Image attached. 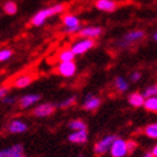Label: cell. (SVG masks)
<instances>
[{"mask_svg":"<svg viewBox=\"0 0 157 157\" xmlns=\"http://www.w3.org/2000/svg\"><path fill=\"white\" fill-rule=\"evenodd\" d=\"M65 9H67V5H65V4H61V3L55 4V5H52V6L44 8V9L38 10V12L33 15V17L31 18L29 23H31L32 26H35V27H40V26L45 25V22L48 21L49 18L54 17V15H56V14H59V13H63Z\"/></svg>","mask_w":157,"mask_h":157,"instance_id":"obj_1","label":"cell"},{"mask_svg":"<svg viewBox=\"0 0 157 157\" xmlns=\"http://www.w3.org/2000/svg\"><path fill=\"white\" fill-rule=\"evenodd\" d=\"M144 36H146V32H144V31H142V29L130 31V32H128L123 38H120V40L117 41V45H119L120 48H128L129 45L143 40Z\"/></svg>","mask_w":157,"mask_h":157,"instance_id":"obj_2","label":"cell"},{"mask_svg":"<svg viewBox=\"0 0 157 157\" xmlns=\"http://www.w3.org/2000/svg\"><path fill=\"white\" fill-rule=\"evenodd\" d=\"M115 139H116V136H106L104 138H101L100 140H97L95 143V146H93V152L97 156L104 155L105 152L110 151V147H111Z\"/></svg>","mask_w":157,"mask_h":157,"instance_id":"obj_3","label":"cell"},{"mask_svg":"<svg viewBox=\"0 0 157 157\" xmlns=\"http://www.w3.org/2000/svg\"><path fill=\"white\" fill-rule=\"evenodd\" d=\"M110 153H111L113 157H125L127 155H129L127 140L121 138H116L113 142L111 147H110Z\"/></svg>","mask_w":157,"mask_h":157,"instance_id":"obj_4","label":"cell"},{"mask_svg":"<svg viewBox=\"0 0 157 157\" xmlns=\"http://www.w3.org/2000/svg\"><path fill=\"white\" fill-rule=\"evenodd\" d=\"M95 45H96L95 40H91V38H82V40L74 42L72 45V48H70V50H72V52L74 55H81V54H84L88 50H91Z\"/></svg>","mask_w":157,"mask_h":157,"instance_id":"obj_5","label":"cell"},{"mask_svg":"<svg viewBox=\"0 0 157 157\" xmlns=\"http://www.w3.org/2000/svg\"><path fill=\"white\" fill-rule=\"evenodd\" d=\"M0 157H27V155H26L23 144L17 143L8 148L0 150Z\"/></svg>","mask_w":157,"mask_h":157,"instance_id":"obj_6","label":"cell"},{"mask_svg":"<svg viewBox=\"0 0 157 157\" xmlns=\"http://www.w3.org/2000/svg\"><path fill=\"white\" fill-rule=\"evenodd\" d=\"M77 72V65L74 61H64L60 63L56 68V73L64 78H70L73 77Z\"/></svg>","mask_w":157,"mask_h":157,"instance_id":"obj_7","label":"cell"},{"mask_svg":"<svg viewBox=\"0 0 157 157\" xmlns=\"http://www.w3.org/2000/svg\"><path fill=\"white\" fill-rule=\"evenodd\" d=\"M36 79H37V74L36 73H33V72L25 73V74H22V75L15 78V79L13 81V86L15 88H26Z\"/></svg>","mask_w":157,"mask_h":157,"instance_id":"obj_8","label":"cell"},{"mask_svg":"<svg viewBox=\"0 0 157 157\" xmlns=\"http://www.w3.org/2000/svg\"><path fill=\"white\" fill-rule=\"evenodd\" d=\"M55 109L56 107H55L52 104L46 102V104L36 106L32 111H31V115H33L36 117H48L55 113Z\"/></svg>","mask_w":157,"mask_h":157,"instance_id":"obj_9","label":"cell"},{"mask_svg":"<svg viewBox=\"0 0 157 157\" xmlns=\"http://www.w3.org/2000/svg\"><path fill=\"white\" fill-rule=\"evenodd\" d=\"M102 32H104L102 27L90 26V27H83L79 32H78V36H81L82 38H91V40H95V38H98L101 35H102Z\"/></svg>","mask_w":157,"mask_h":157,"instance_id":"obj_10","label":"cell"},{"mask_svg":"<svg viewBox=\"0 0 157 157\" xmlns=\"http://www.w3.org/2000/svg\"><path fill=\"white\" fill-rule=\"evenodd\" d=\"M100 105H101V98L95 96L93 93H88L83 100L82 107L84 110H87V111H96V110L100 107Z\"/></svg>","mask_w":157,"mask_h":157,"instance_id":"obj_11","label":"cell"},{"mask_svg":"<svg viewBox=\"0 0 157 157\" xmlns=\"http://www.w3.org/2000/svg\"><path fill=\"white\" fill-rule=\"evenodd\" d=\"M27 129H28V125L25 121L18 120V119L12 120L6 127L8 133H10V134H19V133H25V132H27Z\"/></svg>","mask_w":157,"mask_h":157,"instance_id":"obj_12","label":"cell"},{"mask_svg":"<svg viewBox=\"0 0 157 157\" xmlns=\"http://www.w3.org/2000/svg\"><path fill=\"white\" fill-rule=\"evenodd\" d=\"M40 100H41V96L38 95V93H29V95H26L19 98L18 105L21 109H28L32 105L37 104Z\"/></svg>","mask_w":157,"mask_h":157,"instance_id":"obj_13","label":"cell"},{"mask_svg":"<svg viewBox=\"0 0 157 157\" xmlns=\"http://www.w3.org/2000/svg\"><path fill=\"white\" fill-rule=\"evenodd\" d=\"M68 140L72 143H77V144H83L88 140V133L87 130H78V132H73L68 136Z\"/></svg>","mask_w":157,"mask_h":157,"instance_id":"obj_14","label":"cell"},{"mask_svg":"<svg viewBox=\"0 0 157 157\" xmlns=\"http://www.w3.org/2000/svg\"><path fill=\"white\" fill-rule=\"evenodd\" d=\"M95 5L98 10L107 12V13H113L117 8V4L114 2V0H96Z\"/></svg>","mask_w":157,"mask_h":157,"instance_id":"obj_15","label":"cell"},{"mask_svg":"<svg viewBox=\"0 0 157 157\" xmlns=\"http://www.w3.org/2000/svg\"><path fill=\"white\" fill-rule=\"evenodd\" d=\"M61 21H63V25L65 26V28H74V27L81 26V21L73 14H64Z\"/></svg>","mask_w":157,"mask_h":157,"instance_id":"obj_16","label":"cell"},{"mask_svg":"<svg viewBox=\"0 0 157 157\" xmlns=\"http://www.w3.org/2000/svg\"><path fill=\"white\" fill-rule=\"evenodd\" d=\"M144 97L142 93H139V92H133L129 95L128 97V102L133 106V107H140V106H143L144 104Z\"/></svg>","mask_w":157,"mask_h":157,"instance_id":"obj_17","label":"cell"},{"mask_svg":"<svg viewBox=\"0 0 157 157\" xmlns=\"http://www.w3.org/2000/svg\"><path fill=\"white\" fill-rule=\"evenodd\" d=\"M143 107L147 110V111L157 114V97L153 96V97H148L147 100H144Z\"/></svg>","mask_w":157,"mask_h":157,"instance_id":"obj_18","label":"cell"},{"mask_svg":"<svg viewBox=\"0 0 157 157\" xmlns=\"http://www.w3.org/2000/svg\"><path fill=\"white\" fill-rule=\"evenodd\" d=\"M68 127L72 129L73 132H78V130H87V125L82 119H74V120H70Z\"/></svg>","mask_w":157,"mask_h":157,"instance_id":"obj_19","label":"cell"},{"mask_svg":"<svg viewBox=\"0 0 157 157\" xmlns=\"http://www.w3.org/2000/svg\"><path fill=\"white\" fill-rule=\"evenodd\" d=\"M143 133H144V136H147L148 138L157 139V123L147 125V127L143 129Z\"/></svg>","mask_w":157,"mask_h":157,"instance_id":"obj_20","label":"cell"},{"mask_svg":"<svg viewBox=\"0 0 157 157\" xmlns=\"http://www.w3.org/2000/svg\"><path fill=\"white\" fill-rule=\"evenodd\" d=\"M114 84H115V88L119 91V92H125V91L129 88L127 81H125L123 77H116L115 81H114Z\"/></svg>","mask_w":157,"mask_h":157,"instance_id":"obj_21","label":"cell"},{"mask_svg":"<svg viewBox=\"0 0 157 157\" xmlns=\"http://www.w3.org/2000/svg\"><path fill=\"white\" fill-rule=\"evenodd\" d=\"M74 56L75 55L72 52V50H63L59 52V61L60 63H64V61H73L74 60Z\"/></svg>","mask_w":157,"mask_h":157,"instance_id":"obj_22","label":"cell"},{"mask_svg":"<svg viewBox=\"0 0 157 157\" xmlns=\"http://www.w3.org/2000/svg\"><path fill=\"white\" fill-rule=\"evenodd\" d=\"M4 12L8 14V15H13L17 13V4H15V2H12V0H9V2H6L3 6Z\"/></svg>","mask_w":157,"mask_h":157,"instance_id":"obj_23","label":"cell"},{"mask_svg":"<svg viewBox=\"0 0 157 157\" xmlns=\"http://www.w3.org/2000/svg\"><path fill=\"white\" fill-rule=\"evenodd\" d=\"M75 101H77L75 96H70V97H68L67 100L61 101V102L59 104V107H60V109H68V107H70V106H73V105L75 104Z\"/></svg>","mask_w":157,"mask_h":157,"instance_id":"obj_24","label":"cell"},{"mask_svg":"<svg viewBox=\"0 0 157 157\" xmlns=\"http://www.w3.org/2000/svg\"><path fill=\"white\" fill-rule=\"evenodd\" d=\"M143 95V97L146 98H148V97H153V96H156L157 95V84L156 86H150V87H147L146 90H144V92L142 93Z\"/></svg>","mask_w":157,"mask_h":157,"instance_id":"obj_25","label":"cell"},{"mask_svg":"<svg viewBox=\"0 0 157 157\" xmlns=\"http://www.w3.org/2000/svg\"><path fill=\"white\" fill-rule=\"evenodd\" d=\"M13 50L10 49H2L0 50V61H6L9 58H12Z\"/></svg>","mask_w":157,"mask_h":157,"instance_id":"obj_26","label":"cell"},{"mask_svg":"<svg viewBox=\"0 0 157 157\" xmlns=\"http://www.w3.org/2000/svg\"><path fill=\"white\" fill-rule=\"evenodd\" d=\"M9 90H10L9 86H2V87H0V100H3L4 97L8 96V93H9Z\"/></svg>","mask_w":157,"mask_h":157,"instance_id":"obj_27","label":"cell"},{"mask_svg":"<svg viewBox=\"0 0 157 157\" xmlns=\"http://www.w3.org/2000/svg\"><path fill=\"white\" fill-rule=\"evenodd\" d=\"M127 146H128V152L129 153H133L134 150L137 148V143L134 142V140H127Z\"/></svg>","mask_w":157,"mask_h":157,"instance_id":"obj_28","label":"cell"},{"mask_svg":"<svg viewBox=\"0 0 157 157\" xmlns=\"http://www.w3.org/2000/svg\"><path fill=\"white\" fill-rule=\"evenodd\" d=\"M15 101H17V98L15 97H9V96H6L3 98V102L5 105H12V104H15Z\"/></svg>","mask_w":157,"mask_h":157,"instance_id":"obj_29","label":"cell"},{"mask_svg":"<svg viewBox=\"0 0 157 157\" xmlns=\"http://www.w3.org/2000/svg\"><path fill=\"white\" fill-rule=\"evenodd\" d=\"M140 77H142V74H140L139 72H134V73L130 74V81L132 82H137V81L140 79Z\"/></svg>","mask_w":157,"mask_h":157,"instance_id":"obj_30","label":"cell"},{"mask_svg":"<svg viewBox=\"0 0 157 157\" xmlns=\"http://www.w3.org/2000/svg\"><path fill=\"white\" fill-rule=\"evenodd\" d=\"M151 155L153 156V157H157V144L152 148V151H151Z\"/></svg>","mask_w":157,"mask_h":157,"instance_id":"obj_31","label":"cell"},{"mask_svg":"<svg viewBox=\"0 0 157 157\" xmlns=\"http://www.w3.org/2000/svg\"><path fill=\"white\" fill-rule=\"evenodd\" d=\"M142 157H153V156H152V155H151V152H150V153H146V155H143Z\"/></svg>","mask_w":157,"mask_h":157,"instance_id":"obj_32","label":"cell"},{"mask_svg":"<svg viewBox=\"0 0 157 157\" xmlns=\"http://www.w3.org/2000/svg\"><path fill=\"white\" fill-rule=\"evenodd\" d=\"M153 40H155V41H157V32L153 35Z\"/></svg>","mask_w":157,"mask_h":157,"instance_id":"obj_33","label":"cell"},{"mask_svg":"<svg viewBox=\"0 0 157 157\" xmlns=\"http://www.w3.org/2000/svg\"><path fill=\"white\" fill-rule=\"evenodd\" d=\"M78 157H83V156H78Z\"/></svg>","mask_w":157,"mask_h":157,"instance_id":"obj_34","label":"cell"},{"mask_svg":"<svg viewBox=\"0 0 157 157\" xmlns=\"http://www.w3.org/2000/svg\"><path fill=\"white\" fill-rule=\"evenodd\" d=\"M156 97H157V95H156Z\"/></svg>","mask_w":157,"mask_h":157,"instance_id":"obj_35","label":"cell"}]
</instances>
